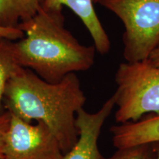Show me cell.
<instances>
[{
	"mask_svg": "<svg viewBox=\"0 0 159 159\" xmlns=\"http://www.w3.org/2000/svg\"><path fill=\"white\" fill-rule=\"evenodd\" d=\"M85 100L75 73L51 83L21 66L9 79L3 98L10 113L27 122L36 120L44 124L57 139L63 154L78 139L75 119Z\"/></svg>",
	"mask_w": 159,
	"mask_h": 159,
	"instance_id": "obj_1",
	"label": "cell"
},
{
	"mask_svg": "<svg viewBox=\"0 0 159 159\" xmlns=\"http://www.w3.org/2000/svg\"><path fill=\"white\" fill-rule=\"evenodd\" d=\"M64 20L62 11L41 7L19 26L25 36L14 42L18 64L48 83H59L71 73L89 70L94 63V46L80 43L65 27Z\"/></svg>",
	"mask_w": 159,
	"mask_h": 159,
	"instance_id": "obj_2",
	"label": "cell"
},
{
	"mask_svg": "<svg viewBox=\"0 0 159 159\" xmlns=\"http://www.w3.org/2000/svg\"><path fill=\"white\" fill-rule=\"evenodd\" d=\"M115 82L116 122H136L148 113L159 115V67L148 59L122 63L115 75Z\"/></svg>",
	"mask_w": 159,
	"mask_h": 159,
	"instance_id": "obj_3",
	"label": "cell"
},
{
	"mask_svg": "<svg viewBox=\"0 0 159 159\" xmlns=\"http://www.w3.org/2000/svg\"><path fill=\"white\" fill-rule=\"evenodd\" d=\"M101 5L122 21L126 62L148 59L159 47V0H104Z\"/></svg>",
	"mask_w": 159,
	"mask_h": 159,
	"instance_id": "obj_4",
	"label": "cell"
},
{
	"mask_svg": "<svg viewBox=\"0 0 159 159\" xmlns=\"http://www.w3.org/2000/svg\"><path fill=\"white\" fill-rule=\"evenodd\" d=\"M10 114L3 159H63L64 154L57 139L44 124L33 125Z\"/></svg>",
	"mask_w": 159,
	"mask_h": 159,
	"instance_id": "obj_5",
	"label": "cell"
},
{
	"mask_svg": "<svg viewBox=\"0 0 159 159\" xmlns=\"http://www.w3.org/2000/svg\"><path fill=\"white\" fill-rule=\"evenodd\" d=\"M115 104V98L111 96L94 113H89L82 108L76 114L75 125L78 131V139L73 148L63 155V159H101L98 139L105 121L110 116Z\"/></svg>",
	"mask_w": 159,
	"mask_h": 159,
	"instance_id": "obj_6",
	"label": "cell"
},
{
	"mask_svg": "<svg viewBox=\"0 0 159 159\" xmlns=\"http://www.w3.org/2000/svg\"><path fill=\"white\" fill-rule=\"evenodd\" d=\"M93 0H43L41 7L48 11H63V6L70 8L84 24L94 40L96 50L102 55L110 51L111 41L94 7Z\"/></svg>",
	"mask_w": 159,
	"mask_h": 159,
	"instance_id": "obj_7",
	"label": "cell"
},
{
	"mask_svg": "<svg viewBox=\"0 0 159 159\" xmlns=\"http://www.w3.org/2000/svg\"><path fill=\"white\" fill-rule=\"evenodd\" d=\"M110 131L117 149L159 142V115L114 125Z\"/></svg>",
	"mask_w": 159,
	"mask_h": 159,
	"instance_id": "obj_8",
	"label": "cell"
},
{
	"mask_svg": "<svg viewBox=\"0 0 159 159\" xmlns=\"http://www.w3.org/2000/svg\"><path fill=\"white\" fill-rule=\"evenodd\" d=\"M43 0H0V27L19 28L41 7Z\"/></svg>",
	"mask_w": 159,
	"mask_h": 159,
	"instance_id": "obj_9",
	"label": "cell"
},
{
	"mask_svg": "<svg viewBox=\"0 0 159 159\" xmlns=\"http://www.w3.org/2000/svg\"><path fill=\"white\" fill-rule=\"evenodd\" d=\"M20 67L15 54L14 41L0 36V108L3 102L6 85Z\"/></svg>",
	"mask_w": 159,
	"mask_h": 159,
	"instance_id": "obj_10",
	"label": "cell"
},
{
	"mask_svg": "<svg viewBox=\"0 0 159 159\" xmlns=\"http://www.w3.org/2000/svg\"><path fill=\"white\" fill-rule=\"evenodd\" d=\"M155 152L152 144H145L130 148L118 149L115 153L108 158L101 159H155Z\"/></svg>",
	"mask_w": 159,
	"mask_h": 159,
	"instance_id": "obj_11",
	"label": "cell"
},
{
	"mask_svg": "<svg viewBox=\"0 0 159 159\" xmlns=\"http://www.w3.org/2000/svg\"><path fill=\"white\" fill-rule=\"evenodd\" d=\"M11 114L9 111L0 115V159H3V146L5 134L9 127Z\"/></svg>",
	"mask_w": 159,
	"mask_h": 159,
	"instance_id": "obj_12",
	"label": "cell"
},
{
	"mask_svg": "<svg viewBox=\"0 0 159 159\" xmlns=\"http://www.w3.org/2000/svg\"><path fill=\"white\" fill-rule=\"evenodd\" d=\"M0 36L7 38L13 41L21 39L25 36V33L19 28H2L0 27Z\"/></svg>",
	"mask_w": 159,
	"mask_h": 159,
	"instance_id": "obj_13",
	"label": "cell"
},
{
	"mask_svg": "<svg viewBox=\"0 0 159 159\" xmlns=\"http://www.w3.org/2000/svg\"><path fill=\"white\" fill-rule=\"evenodd\" d=\"M150 62L155 66L159 67V47L155 49L148 58Z\"/></svg>",
	"mask_w": 159,
	"mask_h": 159,
	"instance_id": "obj_14",
	"label": "cell"
},
{
	"mask_svg": "<svg viewBox=\"0 0 159 159\" xmlns=\"http://www.w3.org/2000/svg\"><path fill=\"white\" fill-rule=\"evenodd\" d=\"M152 146H153L155 152H156V158L155 159H159V142L152 143Z\"/></svg>",
	"mask_w": 159,
	"mask_h": 159,
	"instance_id": "obj_15",
	"label": "cell"
},
{
	"mask_svg": "<svg viewBox=\"0 0 159 159\" xmlns=\"http://www.w3.org/2000/svg\"><path fill=\"white\" fill-rule=\"evenodd\" d=\"M93 1H94V3H100L101 2H102V1H104V0H93Z\"/></svg>",
	"mask_w": 159,
	"mask_h": 159,
	"instance_id": "obj_16",
	"label": "cell"
}]
</instances>
